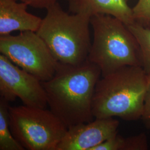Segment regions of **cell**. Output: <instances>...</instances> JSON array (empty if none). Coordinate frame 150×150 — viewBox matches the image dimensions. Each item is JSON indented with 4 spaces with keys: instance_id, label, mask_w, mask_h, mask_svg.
Returning a JSON list of instances; mask_svg holds the SVG:
<instances>
[{
    "instance_id": "cell-6",
    "label": "cell",
    "mask_w": 150,
    "mask_h": 150,
    "mask_svg": "<svg viewBox=\"0 0 150 150\" xmlns=\"http://www.w3.org/2000/svg\"><path fill=\"white\" fill-rule=\"evenodd\" d=\"M0 52L41 82L54 77L59 64L43 40L33 31L1 36Z\"/></svg>"
},
{
    "instance_id": "cell-1",
    "label": "cell",
    "mask_w": 150,
    "mask_h": 150,
    "mask_svg": "<svg viewBox=\"0 0 150 150\" xmlns=\"http://www.w3.org/2000/svg\"><path fill=\"white\" fill-rule=\"evenodd\" d=\"M101 76L96 64L87 59L77 65L59 63L54 77L42 82L50 110L67 129L93 120V97Z\"/></svg>"
},
{
    "instance_id": "cell-9",
    "label": "cell",
    "mask_w": 150,
    "mask_h": 150,
    "mask_svg": "<svg viewBox=\"0 0 150 150\" xmlns=\"http://www.w3.org/2000/svg\"><path fill=\"white\" fill-rule=\"evenodd\" d=\"M27 6L15 0H0V36L16 31L37 32L42 18L29 13Z\"/></svg>"
},
{
    "instance_id": "cell-2",
    "label": "cell",
    "mask_w": 150,
    "mask_h": 150,
    "mask_svg": "<svg viewBox=\"0 0 150 150\" xmlns=\"http://www.w3.org/2000/svg\"><path fill=\"white\" fill-rule=\"evenodd\" d=\"M147 74L141 66H128L101 76L92 101L95 118L118 117L127 121L142 117Z\"/></svg>"
},
{
    "instance_id": "cell-10",
    "label": "cell",
    "mask_w": 150,
    "mask_h": 150,
    "mask_svg": "<svg viewBox=\"0 0 150 150\" xmlns=\"http://www.w3.org/2000/svg\"><path fill=\"white\" fill-rule=\"evenodd\" d=\"M71 13L92 17L105 14L116 17L127 26L134 22L128 0H67Z\"/></svg>"
},
{
    "instance_id": "cell-15",
    "label": "cell",
    "mask_w": 150,
    "mask_h": 150,
    "mask_svg": "<svg viewBox=\"0 0 150 150\" xmlns=\"http://www.w3.org/2000/svg\"><path fill=\"white\" fill-rule=\"evenodd\" d=\"M122 138L118 134H115L95 147L92 150H121Z\"/></svg>"
},
{
    "instance_id": "cell-12",
    "label": "cell",
    "mask_w": 150,
    "mask_h": 150,
    "mask_svg": "<svg viewBox=\"0 0 150 150\" xmlns=\"http://www.w3.org/2000/svg\"><path fill=\"white\" fill-rule=\"evenodd\" d=\"M127 27L139 45L142 67L147 74L150 72V28L134 22Z\"/></svg>"
},
{
    "instance_id": "cell-16",
    "label": "cell",
    "mask_w": 150,
    "mask_h": 150,
    "mask_svg": "<svg viewBox=\"0 0 150 150\" xmlns=\"http://www.w3.org/2000/svg\"><path fill=\"white\" fill-rule=\"evenodd\" d=\"M141 119L145 123V126L150 129V72L147 74V87Z\"/></svg>"
},
{
    "instance_id": "cell-17",
    "label": "cell",
    "mask_w": 150,
    "mask_h": 150,
    "mask_svg": "<svg viewBox=\"0 0 150 150\" xmlns=\"http://www.w3.org/2000/svg\"><path fill=\"white\" fill-rule=\"evenodd\" d=\"M20 1L21 2L26 4L27 6L38 8L48 9L57 2V0H15Z\"/></svg>"
},
{
    "instance_id": "cell-14",
    "label": "cell",
    "mask_w": 150,
    "mask_h": 150,
    "mask_svg": "<svg viewBox=\"0 0 150 150\" xmlns=\"http://www.w3.org/2000/svg\"><path fill=\"white\" fill-rule=\"evenodd\" d=\"M148 148L147 138L145 133L123 137L122 150H147Z\"/></svg>"
},
{
    "instance_id": "cell-13",
    "label": "cell",
    "mask_w": 150,
    "mask_h": 150,
    "mask_svg": "<svg viewBox=\"0 0 150 150\" xmlns=\"http://www.w3.org/2000/svg\"><path fill=\"white\" fill-rule=\"evenodd\" d=\"M132 8L134 22L150 28V0H138Z\"/></svg>"
},
{
    "instance_id": "cell-3",
    "label": "cell",
    "mask_w": 150,
    "mask_h": 150,
    "mask_svg": "<svg viewBox=\"0 0 150 150\" xmlns=\"http://www.w3.org/2000/svg\"><path fill=\"white\" fill-rule=\"evenodd\" d=\"M91 17L69 13L57 2L47 9L36 33L57 61L77 65L86 61L91 48Z\"/></svg>"
},
{
    "instance_id": "cell-4",
    "label": "cell",
    "mask_w": 150,
    "mask_h": 150,
    "mask_svg": "<svg viewBox=\"0 0 150 150\" xmlns=\"http://www.w3.org/2000/svg\"><path fill=\"white\" fill-rule=\"evenodd\" d=\"M90 25L93 36L87 59L99 67L101 76L125 66H142L139 45L123 22L98 14L91 17Z\"/></svg>"
},
{
    "instance_id": "cell-11",
    "label": "cell",
    "mask_w": 150,
    "mask_h": 150,
    "mask_svg": "<svg viewBox=\"0 0 150 150\" xmlns=\"http://www.w3.org/2000/svg\"><path fill=\"white\" fill-rule=\"evenodd\" d=\"M8 102L0 98V150H24L11 132Z\"/></svg>"
},
{
    "instance_id": "cell-7",
    "label": "cell",
    "mask_w": 150,
    "mask_h": 150,
    "mask_svg": "<svg viewBox=\"0 0 150 150\" xmlns=\"http://www.w3.org/2000/svg\"><path fill=\"white\" fill-rule=\"evenodd\" d=\"M0 96L8 102L17 97L24 105L45 108L47 105L42 82L0 54Z\"/></svg>"
},
{
    "instance_id": "cell-8",
    "label": "cell",
    "mask_w": 150,
    "mask_h": 150,
    "mask_svg": "<svg viewBox=\"0 0 150 150\" xmlns=\"http://www.w3.org/2000/svg\"><path fill=\"white\" fill-rule=\"evenodd\" d=\"M120 122L113 117L96 118L90 122L75 125L67 131L56 150H92L118 134Z\"/></svg>"
},
{
    "instance_id": "cell-5",
    "label": "cell",
    "mask_w": 150,
    "mask_h": 150,
    "mask_svg": "<svg viewBox=\"0 0 150 150\" xmlns=\"http://www.w3.org/2000/svg\"><path fill=\"white\" fill-rule=\"evenodd\" d=\"M10 127L15 139L28 150H56L68 129L50 110L9 106Z\"/></svg>"
}]
</instances>
